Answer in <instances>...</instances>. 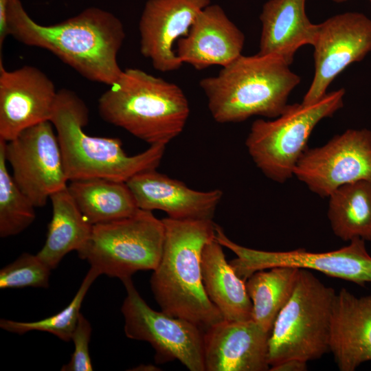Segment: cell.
I'll list each match as a JSON object with an SVG mask.
<instances>
[{
	"instance_id": "obj_1",
	"label": "cell",
	"mask_w": 371,
	"mask_h": 371,
	"mask_svg": "<svg viewBox=\"0 0 371 371\" xmlns=\"http://www.w3.org/2000/svg\"><path fill=\"white\" fill-rule=\"evenodd\" d=\"M9 36L46 49L88 80L110 86L122 74L117 56L126 37L113 13L89 7L62 22L42 25L33 20L21 0H10Z\"/></svg>"
},
{
	"instance_id": "obj_2",
	"label": "cell",
	"mask_w": 371,
	"mask_h": 371,
	"mask_svg": "<svg viewBox=\"0 0 371 371\" xmlns=\"http://www.w3.org/2000/svg\"><path fill=\"white\" fill-rule=\"evenodd\" d=\"M165 227L161 260L153 270L150 288L165 313L187 319L203 330L223 321L203 282L201 256L215 237L212 219H162Z\"/></svg>"
},
{
	"instance_id": "obj_3",
	"label": "cell",
	"mask_w": 371,
	"mask_h": 371,
	"mask_svg": "<svg viewBox=\"0 0 371 371\" xmlns=\"http://www.w3.org/2000/svg\"><path fill=\"white\" fill-rule=\"evenodd\" d=\"M289 66L276 56L241 54L216 76L202 78L199 86L214 120L225 124L280 115L301 80Z\"/></svg>"
},
{
	"instance_id": "obj_4",
	"label": "cell",
	"mask_w": 371,
	"mask_h": 371,
	"mask_svg": "<svg viewBox=\"0 0 371 371\" xmlns=\"http://www.w3.org/2000/svg\"><path fill=\"white\" fill-rule=\"evenodd\" d=\"M109 87L98 100L99 114L105 122L150 146H166L183 131L190 106L177 85L127 68Z\"/></svg>"
},
{
	"instance_id": "obj_5",
	"label": "cell",
	"mask_w": 371,
	"mask_h": 371,
	"mask_svg": "<svg viewBox=\"0 0 371 371\" xmlns=\"http://www.w3.org/2000/svg\"><path fill=\"white\" fill-rule=\"evenodd\" d=\"M50 122L57 135L69 181L103 178L127 182L135 175L159 165L166 145H151L145 151L128 156L118 138L87 135L89 109L74 91L58 90Z\"/></svg>"
},
{
	"instance_id": "obj_6",
	"label": "cell",
	"mask_w": 371,
	"mask_h": 371,
	"mask_svg": "<svg viewBox=\"0 0 371 371\" xmlns=\"http://www.w3.org/2000/svg\"><path fill=\"white\" fill-rule=\"evenodd\" d=\"M335 295V290L309 269H300L293 292L278 315L269 335L270 368L289 359L308 362L329 351Z\"/></svg>"
},
{
	"instance_id": "obj_7",
	"label": "cell",
	"mask_w": 371,
	"mask_h": 371,
	"mask_svg": "<svg viewBox=\"0 0 371 371\" xmlns=\"http://www.w3.org/2000/svg\"><path fill=\"white\" fill-rule=\"evenodd\" d=\"M345 93V89L341 88L327 92L313 103L289 104L273 120H255L245 145L258 168L278 183L292 177L313 129L321 120L343 107Z\"/></svg>"
},
{
	"instance_id": "obj_8",
	"label": "cell",
	"mask_w": 371,
	"mask_h": 371,
	"mask_svg": "<svg viewBox=\"0 0 371 371\" xmlns=\"http://www.w3.org/2000/svg\"><path fill=\"white\" fill-rule=\"evenodd\" d=\"M165 227L152 212L93 225L91 236L78 252L91 267L123 280L138 271L154 270L163 251Z\"/></svg>"
},
{
	"instance_id": "obj_9",
	"label": "cell",
	"mask_w": 371,
	"mask_h": 371,
	"mask_svg": "<svg viewBox=\"0 0 371 371\" xmlns=\"http://www.w3.org/2000/svg\"><path fill=\"white\" fill-rule=\"evenodd\" d=\"M122 281L126 291L121 308L126 336L148 342L157 363L178 360L190 371H205L203 330L187 319L152 309L131 278Z\"/></svg>"
},
{
	"instance_id": "obj_10",
	"label": "cell",
	"mask_w": 371,
	"mask_h": 371,
	"mask_svg": "<svg viewBox=\"0 0 371 371\" xmlns=\"http://www.w3.org/2000/svg\"><path fill=\"white\" fill-rule=\"evenodd\" d=\"M215 239L236 254L229 263L245 281L257 271L287 266L315 270L361 286L371 282V256L361 238L352 239L337 250L321 253L303 249L268 251L245 247L230 240L221 227L216 229Z\"/></svg>"
},
{
	"instance_id": "obj_11",
	"label": "cell",
	"mask_w": 371,
	"mask_h": 371,
	"mask_svg": "<svg viewBox=\"0 0 371 371\" xmlns=\"http://www.w3.org/2000/svg\"><path fill=\"white\" fill-rule=\"evenodd\" d=\"M50 121L31 126L5 142V155L12 176L36 207L67 186L60 146Z\"/></svg>"
},
{
	"instance_id": "obj_12",
	"label": "cell",
	"mask_w": 371,
	"mask_h": 371,
	"mask_svg": "<svg viewBox=\"0 0 371 371\" xmlns=\"http://www.w3.org/2000/svg\"><path fill=\"white\" fill-rule=\"evenodd\" d=\"M293 176L322 197L347 183L371 181V130L348 129L323 146L307 148Z\"/></svg>"
},
{
	"instance_id": "obj_13",
	"label": "cell",
	"mask_w": 371,
	"mask_h": 371,
	"mask_svg": "<svg viewBox=\"0 0 371 371\" xmlns=\"http://www.w3.org/2000/svg\"><path fill=\"white\" fill-rule=\"evenodd\" d=\"M312 46L315 73L302 99L304 104L323 98L339 74L371 52V19L357 12L333 16L317 24Z\"/></svg>"
},
{
	"instance_id": "obj_14",
	"label": "cell",
	"mask_w": 371,
	"mask_h": 371,
	"mask_svg": "<svg viewBox=\"0 0 371 371\" xmlns=\"http://www.w3.org/2000/svg\"><path fill=\"white\" fill-rule=\"evenodd\" d=\"M58 91L38 68L25 65L7 70L0 59V139L15 138L24 130L50 121Z\"/></svg>"
},
{
	"instance_id": "obj_15",
	"label": "cell",
	"mask_w": 371,
	"mask_h": 371,
	"mask_svg": "<svg viewBox=\"0 0 371 371\" xmlns=\"http://www.w3.org/2000/svg\"><path fill=\"white\" fill-rule=\"evenodd\" d=\"M210 0H148L138 28L141 54L161 72L177 70L183 64L174 49L185 36L199 12Z\"/></svg>"
},
{
	"instance_id": "obj_16",
	"label": "cell",
	"mask_w": 371,
	"mask_h": 371,
	"mask_svg": "<svg viewBox=\"0 0 371 371\" xmlns=\"http://www.w3.org/2000/svg\"><path fill=\"white\" fill-rule=\"evenodd\" d=\"M269 335L252 319L210 326L204 333L205 371L269 370Z\"/></svg>"
},
{
	"instance_id": "obj_17",
	"label": "cell",
	"mask_w": 371,
	"mask_h": 371,
	"mask_svg": "<svg viewBox=\"0 0 371 371\" xmlns=\"http://www.w3.org/2000/svg\"><path fill=\"white\" fill-rule=\"evenodd\" d=\"M243 32L217 4H210L196 16L188 33L176 43L175 52L183 63L202 70L224 67L242 54Z\"/></svg>"
},
{
	"instance_id": "obj_18",
	"label": "cell",
	"mask_w": 371,
	"mask_h": 371,
	"mask_svg": "<svg viewBox=\"0 0 371 371\" xmlns=\"http://www.w3.org/2000/svg\"><path fill=\"white\" fill-rule=\"evenodd\" d=\"M141 210H161L175 219H212L223 192L199 191L155 170L139 173L126 182Z\"/></svg>"
},
{
	"instance_id": "obj_19",
	"label": "cell",
	"mask_w": 371,
	"mask_h": 371,
	"mask_svg": "<svg viewBox=\"0 0 371 371\" xmlns=\"http://www.w3.org/2000/svg\"><path fill=\"white\" fill-rule=\"evenodd\" d=\"M329 352L341 371L371 361V295L358 297L346 289L336 293Z\"/></svg>"
},
{
	"instance_id": "obj_20",
	"label": "cell",
	"mask_w": 371,
	"mask_h": 371,
	"mask_svg": "<svg viewBox=\"0 0 371 371\" xmlns=\"http://www.w3.org/2000/svg\"><path fill=\"white\" fill-rule=\"evenodd\" d=\"M306 0H268L260 14V55L276 56L291 65L299 48L312 45L317 24L311 22Z\"/></svg>"
},
{
	"instance_id": "obj_21",
	"label": "cell",
	"mask_w": 371,
	"mask_h": 371,
	"mask_svg": "<svg viewBox=\"0 0 371 371\" xmlns=\"http://www.w3.org/2000/svg\"><path fill=\"white\" fill-rule=\"evenodd\" d=\"M201 269L205 292L227 321L252 319L253 305L245 281L235 272L215 239L207 243L202 251Z\"/></svg>"
},
{
	"instance_id": "obj_22",
	"label": "cell",
	"mask_w": 371,
	"mask_h": 371,
	"mask_svg": "<svg viewBox=\"0 0 371 371\" xmlns=\"http://www.w3.org/2000/svg\"><path fill=\"white\" fill-rule=\"evenodd\" d=\"M52 216L45 243L38 256L52 270L71 251H80L88 242L91 225L77 206L67 186L51 195Z\"/></svg>"
},
{
	"instance_id": "obj_23",
	"label": "cell",
	"mask_w": 371,
	"mask_h": 371,
	"mask_svg": "<svg viewBox=\"0 0 371 371\" xmlns=\"http://www.w3.org/2000/svg\"><path fill=\"white\" fill-rule=\"evenodd\" d=\"M67 188L80 212L93 225L130 216L139 210L126 182L85 179L69 181Z\"/></svg>"
},
{
	"instance_id": "obj_24",
	"label": "cell",
	"mask_w": 371,
	"mask_h": 371,
	"mask_svg": "<svg viewBox=\"0 0 371 371\" xmlns=\"http://www.w3.org/2000/svg\"><path fill=\"white\" fill-rule=\"evenodd\" d=\"M328 198L327 215L334 234L344 241H371V181L343 185Z\"/></svg>"
},
{
	"instance_id": "obj_25",
	"label": "cell",
	"mask_w": 371,
	"mask_h": 371,
	"mask_svg": "<svg viewBox=\"0 0 371 371\" xmlns=\"http://www.w3.org/2000/svg\"><path fill=\"white\" fill-rule=\"evenodd\" d=\"M300 269L280 266L259 270L246 280L251 300L252 319L271 333L276 319L290 299L295 289Z\"/></svg>"
},
{
	"instance_id": "obj_26",
	"label": "cell",
	"mask_w": 371,
	"mask_h": 371,
	"mask_svg": "<svg viewBox=\"0 0 371 371\" xmlns=\"http://www.w3.org/2000/svg\"><path fill=\"white\" fill-rule=\"evenodd\" d=\"M5 141L0 139V236H15L36 218L35 206L10 174L5 155Z\"/></svg>"
},
{
	"instance_id": "obj_27",
	"label": "cell",
	"mask_w": 371,
	"mask_h": 371,
	"mask_svg": "<svg viewBox=\"0 0 371 371\" xmlns=\"http://www.w3.org/2000/svg\"><path fill=\"white\" fill-rule=\"evenodd\" d=\"M100 274L91 267L71 302L61 311L35 322H18L1 319L0 327L8 332L23 335L38 330L49 333L62 341H70L77 325L83 300L93 281Z\"/></svg>"
},
{
	"instance_id": "obj_28",
	"label": "cell",
	"mask_w": 371,
	"mask_h": 371,
	"mask_svg": "<svg viewBox=\"0 0 371 371\" xmlns=\"http://www.w3.org/2000/svg\"><path fill=\"white\" fill-rule=\"evenodd\" d=\"M51 269L38 255L22 254L0 271V288H47Z\"/></svg>"
},
{
	"instance_id": "obj_29",
	"label": "cell",
	"mask_w": 371,
	"mask_h": 371,
	"mask_svg": "<svg viewBox=\"0 0 371 371\" xmlns=\"http://www.w3.org/2000/svg\"><path fill=\"white\" fill-rule=\"evenodd\" d=\"M91 331L89 322L80 313L71 337L74 344V350L70 361L61 368L62 371L93 370L89 350Z\"/></svg>"
},
{
	"instance_id": "obj_30",
	"label": "cell",
	"mask_w": 371,
	"mask_h": 371,
	"mask_svg": "<svg viewBox=\"0 0 371 371\" xmlns=\"http://www.w3.org/2000/svg\"><path fill=\"white\" fill-rule=\"evenodd\" d=\"M10 0H0V49L9 36L8 29V8Z\"/></svg>"
},
{
	"instance_id": "obj_31",
	"label": "cell",
	"mask_w": 371,
	"mask_h": 371,
	"mask_svg": "<svg viewBox=\"0 0 371 371\" xmlns=\"http://www.w3.org/2000/svg\"><path fill=\"white\" fill-rule=\"evenodd\" d=\"M307 368V362L297 360L289 359L286 360L276 366L271 367L269 370L271 371H303Z\"/></svg>"
},
{
	"instance_id": "obj_32",
	"label": "cell",
	"mask_w": 371,
	"mask_h": 371,
	"mask_svg": "<svg viewBox=\"0 0 371 371\" xmlns=\"http://www.w3.org/2000/svg\"><path fill=\"white\" fill-rule=\"evenodd\" d=\"M330 1H332L333 2H335V3H344V2L347 1L348 0H330Z\"/></svg>"
},
{
	"instance_id": "obj_33",
	"label": "cell",
	"mask_w": 371,
	"mask_h": 371,
	"mask_svg": "<svg viewBox=\"0 0 371 371\" xmlns=\"http://www.w3.org/2000/svg\"><path fill=\"white\" fill-rule=\"evenodd\" d=\"M371 3V0H368Z\"/></svg>"
}]
</instances>
